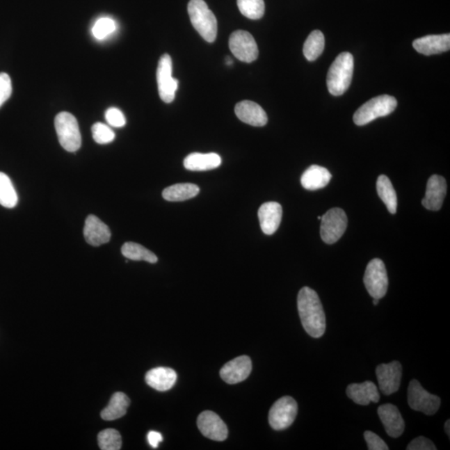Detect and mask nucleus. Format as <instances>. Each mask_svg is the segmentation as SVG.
<instances>
[{"mask_svg": "<svg viewBox=\"0 0 450 450\" xmlns=\"http://www.w3.org/2000/svg\"><path fill=\"white\" fill-rule=\"evenodd\" d=\"M235 115L243 123L262 127L267 124L268 117L266 111L258 104L245 100L236 104L234 109Z\"/></svg>", "mask_w": 450, "mask_h": 450, "instance_id": "nucleus-17", "label": "nucleus"}, {"mask_svg": "<svg viewBox=\"0 0 450 450\" xmlns=\"http://www.w3.org/2000/svg\"><path fill=\"white\" fill-rule=\"evenodd\" d=\"M447 193V184L444 178L436 175L431 176L427 183L426 196L422 200L424 207L438 211L442 207Z\"/></svg>", "mask_w": 450, "mask_h": 450, "instance_id": "nucleus-15", "label": "nucleus"}, {"mask_svg": "<svg viewBox=\"0 0 450 450\" xmlns=\"http://www.w3.org/2000/svg\"><path fill=\"white\" fill-rule=\"evenodd\" d=\"M83 235L87 243L95 247L108 243L111 238V230L95 216L87 217Z\"/></svg>", "mask_w": 450, "mask_h": 450, "instance_id": "nucleus-19", "label": "nucleus"}, {"mask_svg": "<svg viewBox=\"0 0 450 450\" xmlns=\"http://www.w3.org/2000/svg\"><path fill=\"white\" fill-rule=\"evenodd\" d=\"M200 193V188L193 184H177L163 189V199L170 202H181L193 199Z\"/></svg>", "mask_w": 450, "mask_h": 450, "instance_id": "nucleus-26", "label": "nucleus"}, {"mask_svg": "<svg viewBox=\"0 0 450 450\" xmlns=\"http://www.w3.org/2000/svg\"><path fill=\"white\" fill-rule=\"evenodd\" d=\"M230 49L238 60L252 63L257 60L259 56L258 45L254 37L249 32L237 31L230 35Z\"/></svg>", "mask_w": 450, "mask_h": 450, "instance_id": "nucleus-11", "label": "nucleus"}, {"mask_svg": "<svg viewBox=\"0 0 450 450\" xmlns=\"http://www.w3.org/2000/svg\"><path fill=\"white\" fill-rule=\"evenodd\" d=\"M61 146L68 152H77L81 146V134L77 118L68 112L58 113L54 120Z\"/></svg>", "mask_w": 450, "mask_h": 450, "instance_id": "nucleus-5", "label": "nucleus"}, {"mask_svg": "<svg viewBox=\"0 0 450 450\" xmlns=\"http://www.w3.org/2000/svg\"><path fill=\"white\" fill-rule=\"evenodd\" d=\"M321 217H322V216H319V217H318V220H321Z\"/></svg>", "mask_w": 450, "mask_h": 450, "instance_id": "nucleus-43", "label": "nucleus"}, {"mask_svg": "<svg viewBox=\"0 0 450 450\" xmlns=\"http://www.w3.org/2000/svg\"><path fill=\"white\" fill-rule=\"evenodd\" d=\"M18 195L11 179L0 172V204L8 209L15 208L18 204Z\"/></svg>", "mask_w": 450, "mask_h": 450, "instance_id": "nucleus-30", "label": "nucleus"}, {"mask_svg": "<svg viewBox=\"0 0 450 450\" xmlns=\"http://www.w3.org/2000/svg\"><path fill=\"white\" fill-rule=\"evenodd\" d=\"M332 178L330 171L319 166H311L301 177L302 186L308 191H318L327 186Z\"/></svg>", "mask_w": 450, "mask_h": 450, "instance_id": "nucleus-24", "label": "nucleus"}, {"mask_svg": "<svg viewBox=\"0 0 450 450\" xmlns=\"http://www.w3.org/2000/svg\"><path fill=\"white\" fill-rule=\"evenodd\" d=\"M130 405V399L124 393L113 394L111 401L105 409L101 412V418L107 421L123 417Z\"/></svg>", "mask_w": 450, "mask_h": 450, "instance_id": "nucleus-25", "label": "nucleus"}, {"mask_svg": "<svg viewBox=\"0 0 450 450\" xmlns=\"http://www.w3.org/2000/svg\"><path fill=\"white\" fill-rule=\"evenodd\" d=\"M378 302H380V300H378V298H373V304L374 305H377L378 304Z\"/></svg>", "mask_w": 450, "mask_h": 450, "instance_id": "nucleus-42", "label": "nucleus"}, {"mask_svg": "<svg viewBox=\"0 0 450 450\" xmlns=\"http://www.w3.org/2000/svg\"><path fill=\"white\" fill-rule=\"evenodd\" d=\"M416 51L424 56H433L447 52L450 48V35H427L413 42Z\"/></svg>", "mask_w": 450, "mask_h": 450, "instance_id": "nucleus-20", "label": "nucleus"}, {"mask_svg": "<svg viewBox=\"0 0 450 450\" xmlns=\"http://www.w3.org/2000/svg\"><path fill=\"white\" fill-rule=\"evenodd\" d=\"M364 439L366 443L368 444V449L369 450H388V445L386 444L384 440H383L380 436H378L376 434H374L371 431H365L364 432Z\"/></svg>", "mask_w": 450, "mask_h": 450, "instance_id": "nucleus-37", "label": "nucleus"}, {"mask_svg": "<svg viewBox=\"0 0 450 450\" xmlns=\"http://www.w3.org/2000/svg\"><path fill=\"white\" fill-rule=\"evenodd\" d=\"M188 13L193 28L208 43L216 41L218 23L216 15L209 10L204 0H191Z\"/></svg>", "mask_w": 450, "mask_h": 450, "instance_id": "nucleus-3", "label": "nucleus"}, {"mask_svg": "<svg viewBox=\"0 0 450 450\" xmlns=\"http://www.w3.org/2000/svg\"><path fill=\"white\" fill-rule=\"evenodd\" d=\"M121 252L125 258L134 260V262H146L150 264L158 262L157 256L153 252L136 243H125L122 246Z\"/></svg>", "mask_w": 450, "mask_h": 450, "instance_id": "nucleus-28", "label": "nucleus"}, {"mask_svg": "<svg viewBox=\"0 0 450 450\" xmlns=\"http://www.w3.org/2000/svg\"><path fill=\"white\" fill-rule=\"evenodd\" d=\"M298 405L292 397L284 396L273 403L268 414V422L275 431H284L294 423Z\"/></svg>", "mask_w": 450, "mask_h": 450, "instance_id": "nucleus-9", "label": "nucleus"}, {"mask_svg": "<svg viewBox=\"0 0 450 450\" xmlns=\"http://www.w3.org/2000/svg\"><path fill=\"white\" fill-rule=\"evenodd\" d=\"M378 415L384 424L387 434L392 438H399L402 435L405 424L396 406L391 403L381 405L378 409Z\"/></svg>", "mask_w": 450, "mask_h": 450, "instance_id": "nucleus-16", "label": "nucleus"}, {"mask_svg": "<svg viewBox=\"0 0 450 450\" xmlns=\"http://www.w3.org/2000/svg\"><path fill=\"white\" fill-rule=\"evenodd\" d=\"M408 403L412 410L434 415L440 409L441 401L437 395L424 389L418 380H413L408 388Z\"/></svg>", "mask_w": 450, "mask_h": 450, "instance_id": "nucleus-7", "label": "nucleus"}, {"mask_svg": "<svg viewBox=\"0 0 450 450\" xmlns=\"http://www.w3.org/2000/svg\"><path fill=\"white\" fill-rule=\"evenodd\" d=\"M364 283L369 296L380 300L388 290L389 280L384 262L380 259H373L366 268Z\"/></svg>", "mask_w": 450, "mask_h": 450, "instance_id": "nucleus-6", "label": "nucleus"}, {"mask_svg": "<svg viewBox=\"0 0 450 450\" xmlns=\"http://www.w3.org/2000/svg\"><path fill=\"white\" fill-rule=\"evenodd\" d=\"M105 120L107 123L115 128L124 127L126 124L125 117L119 109L109 108L105 113Z\"/></svg>", "mask_w": 450, "mask_h": 450, "instance_id": "nucleus-35", "label": "nucleus"}, {"mask_svg": "<svg viewBox=\"0 0 450 450\" xmlns=\"http://www.w3.org/2000/svg\"><path fill=\"white\" fill-rule=\"evenodd\" d=\"M221 163L220 155L216 153H193L184 159V166L191 171H208L220 167Z\"/></svg>", "mask_w": 450, "mask_h": 450, "instance_id": "nucleus-23", "label": "nucleus"}, {"mask_svg": "<svg viewBox=\"0 0 450 450\" xmlns=\"http://www.w3.org/2000/svg\"><path fill=\"white\" fill-rule=\"evenodd\" d=\"M226 64L228 65H231L233 64V61L230 60V58H227Z\"/></svg>", "mask_w": 450, "mask_h": 450, "instance_id": "nucleus-41", "label": "nucleus"}, {"mask_svg": "<svg viewBox=\"0 0 450 450\" xmlns=\"http://www.w3.org/2000/svg\"><path fill=\"white\" fill-rule=\"evenodd\" d=\"M283 209L276 202H267L260 206L258 212L260 227L267 235L275 234L280 225Z\"/></svg>", "mask_w": 450, "mask_h": 450, "instance_id": "nucleus-18", "label": "nucleus"}, {"mask_svg": "<svg viewBox=\"0 0 450 450\" xmlns=\"http://www.w3.org/2000/svg\"><path fill=\"white\" fill-rule=\"evenodd\" d=\"M376 376L383 394L390 395L397 392L401 384L402 365L399 361L380 364L376 368Z\"/></svg>", "mask_w": 450, "mask_h": 450, "instance_id": "nucleus-12", "label": "nucleus"}, {"mask_svg": "<svg viewBox=\"0 0 450 450\" xmlns=\"http://www.w3.org/2000/svg\"><path fill=\"white\" fill-rule=\"evenodd\" d=\"M297 304L307 334L314 339L322 337L326 329V318L318 294L309 287L302 288L298 294Z\"/></svg>", "mask_w": 450, "mask_h": 450, "instance_id": "nucleus-1", "label": "nucleus"}, {"mask_svg": "<svg viewBox=\"0 0 450 450\" xmlns=\"http://www.w3.org/2000/svg\"><path fill=\"white\" fill-rule=\"evenodd\" d=\"M116 31V24L111 18H101L96 21L92 29L93 35L97 40H102Z\"/></svg>", "mask_w": 450, "mask_h": 450, "instance_id": "nucleus-33", "label": "nucleus"}, {"mask_svg": "<svg viewBox=\"0 0 450 450\" xmlns=\"http://www.w3.org/2000/svg\"><path fill=\"white\" fill-rule=\"evenodd\" d=\"M147 439H148L149 443L151 447L155 449L159 447V443L162 442L163 436L161 433L156 431H150L148 434V436H147Z\"/></svg>", "mask_w": 450, "mask_h": 450, "instance_id": "nucleus-39", "label": "nucleus"}, {"mask_svg": "<svg viewBox=\"0 0 450 450\" xmlns=\"http://www.w3.org/2000/svg\"><path fill=\"white\" fill-rule=\"evenodd\" d=\"M239 11L250 19H262L266 10L264 0H237Z\"/></svg>", "mask_w": 450, "mask_h": 450, "instance_id": "nucleus-31", "label": "nucleus"}, {"mask_svg": "<svg viewBox=\"0 0 450 450\" xmlns=\"http://www.w3.org/2000/svg\"><path fill=\"white\" fill-rule=\"evenodd\" d=\"M198 428L208 439L224 441L228 437V428L220 416L212 411H204L197 420Z\"/></svg>", "mask_w": 450, "mask_h": 450, "instance_id": "nucleus-13", "label": "nucleus"}, {"mask_svg": "<svg viewBox=\"0 0 450 450\" xmlns=\"http://www.w3.org/2000/svg\"><path fill=\"white\" fill-rule=\"evenodd\" d=\"M325 36L319 31H314L310 33L304 45V54L309 61H314L321 56L325 49Z\"/></svg>", "mask_w": 450, "mask_h": 450, "instance_id": "nucleus-29", "label": "nucleus"}, {"mask_svg": "<svg viewBox=\"0 0 450 450\" xmlns=\"http://www.w3.org/2000/svg\"><path fill=\"white\" fill-rule=\"evenodd\" d=\"M376 188L378 196L386 205L390 214L397 211V195L392 183L387 176L380 175L377 179Z\"/></svg>", "mask_w": 450, "mask_h": 450, "instance_id": "nucleus-27", "label": "nucleus"}, {"mask_svg": "<svg viewBox=\"0 0 450 450\" xmlns=\"http://www.w3.org/2000/svg\"><path fill=\"white\" fill-rule=\"evenodd\" d=\"M321 221V238L328 245L337 242L347 229L348 218L342 209H330L323 214Z\"/></svg>", "mask_w": 450, "mask_h": 450, "instance_id": "nucleus-8", "label": "nucleus"}, {"mask_svg": "<svg viewBox=\"0 0 450 450\" xmlns=\"http://www.w3.org/2000/svg\"><path fill=\"white\" fill-rule=\"evenodd\" d=\"M449 424H450V421H449V420H447V422H445V424H444V431H445V432H447V434L448 435L449 437L450 435Z\"/></svg>", "mask_w": 450, "mask_h": 450, "instance_id": "nucleus-40", "label": "nucleus"}, {"mask_svg": "<svg viewBox=\"0 0 450 450\" xmlns=\"http://www.w3.org/2000/svg\"><path fill=\"white\" fill-rule=\"evenodd\" d=\"M92 134L97 144L106 145L115 140V134L109 126L96 123L92 126Z\"/></svg>", "mask_w": 450, "mask_h": 450, "instance_id": "nucleus-34", "label": "nucleus"}, {"mask_svg": "<svg viewBox=\"0 0 450 450\" xmlns=\"http://www.w3.org/2000/svg\"><path fill=\"white\" fill-rule=\"evenodd\" d=\"M354 57L351 53L340 54L331 65L327 74V86L330 94L340 96L350 87L354 74Z\"/></svg>", "mask_w": 450, "mask_h": 450, "instance_id": "nucleus-2", "label": "nucleus"}, {"mask_svg": "<svg viewBox=\"0 0 450 450\" xmlns=\"http://www.w3.org/2000/svg\"><path fill=\"white\" fill-rule=\"evenodd\" d=\"M397 107V100L392 96H377L366 102L357 111L353 117L355 124L366 125L380 117L390 115Z\"/></svg>", "mask_w": 450, "mask_h": 450, "instance_id": "nucleus-4", "label": "nucleus"}, {"mask_svg": "<svg viewBox=\"0 0 450 450\" xmlns=\"http://www.w3.org/2000/svg\"><path fill=\"white\" fill-rule=\"evenodd\" d=\"M173 64L169 54H163L159 61L157 82L159 94L163 102H173L178 90V79L173 78Z\"/></svg>", "mask_w": 450, "mask_h": 450, "instance_id": "nucleus-10", "label": "nucleus"}, {"mask_svg": "<svg viewBox=\"0 0 450 450\" xmlns=\"http://www.w3.org/2000/svg\"><path fill=\"white\" fill-rule=\"evenodd\" d=\"M252 371V361L249 356L243 355L230 360L220 369L222 380L230 385L246 380Z\"/></svg>", "mask_w": 450, "mask_h": 450, "instance_id": "nucleus-14", "label": "nucleus"}, {"mask_svg": "<svg viewBox=\"0 0 450 450\" xmlns=\"http://www.w3.org/2000/svg\"><path fill=\"white\" fill-rule=\"evenodd\" d=\"M348 397L360 405H369L370 402L378 403L380 393L376 385L371 381L361 384H352L347 387Z\"/></svg>", "mask_w": 450, "mask_h": 450, "instance_id": "nucleus-21", "label": "nucleus"}, {"mask_svg": "<svg viewBox=\"0 0 450 450\" xmlns=\"http://www.w3.org/2000/svg\"><path fill=\"white\" fill-rule=\"evenodd\" d=\"M12 82L8 74L0 73V107L10 98Z\"/></svg>", "mask_w": 450, "mask_h": 450, "instance_id": "nucleus-36", "label": "nucleus"}, {"mask_svg": "<svg viewBox=\"0 0 450 450\" xmlns=\"http://www.w3.org/2000/svg\"><path fill=\"white\" fill-rule=\"evenodd\" d=\"M408 450H436L437 448L431 440L420 436L411 441L408 445Z\"/></svg>", "mask_w": 450, "mask_h": 450, "instance_id": "nucleus-38", "label": "nucleus"}, {"mask_svg": "<svg viewBox=\"0 0 450 450\" xmlns=\"http://www.w3.org/2000/svg\"><path fill=\"white\" fill-rule=\"evenodd\" d=\"M98 442L102 450H119L122 447L121 435L113 428L101 431L98 435Z\"/></svg>", "mask_w": 450, "mask_h": 450, "instance_id": "nucleus-32", "label": "nucleus"}, {"mask_svg": "<svg viewBox=\"0 0 450 450\" xmlns=\"http://www.w3.org/2000/svg\"><path fill=\"white\" fill-rule=\"evenodd\" d=\"M176 380H177V373L170 368H155L150 370L145 376L147 384L161 392L170 389L175 385Z\"/></svg>", "mask_w": 450, "mask_h": 450, "instance_id": "nucleus-22", "label": "nucleus"}]
</instances>
